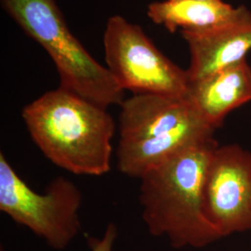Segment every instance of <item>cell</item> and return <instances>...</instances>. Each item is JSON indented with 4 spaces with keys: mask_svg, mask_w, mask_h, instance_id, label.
<instances>
[{
    "mask_svg": "<svg viewBox=\"0 0 251 251\" xmlns=\"http://www.w3.org/2000/svg\"><path fill=\"white\" fill-rule=\"evenodd\" d=\"M186 97L215 129L236 108L251 101V67L247 60L189 82Z\"/></svg>",
    "mask_w": 251,
    "mask_h": 251,
    "instance_id": "9c48e42d",
    "label": "cell"
},
{
    "mask_svg": "<svg viewBox=\"0 0 251 251\" xmlns=\"http://www.w3.org/2000/svg\"><path fill=\"white\" fill-rule=\"evenodd\" d=\"M22 117L33 142L54 165L75 175L111 171L116 125L106 108L59 87L27 104Z\"/></svg>",
    "mask_w": 251,
    "mask_h": 251,
    "instance_id": "6da1fadb",
    "label": "cell"
},
{
    "mask_svg": "<svg viewBox=\"0 0 251 251\" xmlns=\"http://www.w3.org/2000/svg\"><path fill=\"white\" fill-rule=\"evenodd\" d=\"M215 138L177 153L144 174L140 186L143 219L153 236L174 249H201L221 237L206 221L202 191Z\"/></svg>",
    "mask_w": 251,
    "mask_h": 251,
    "instance_id": "7a4b0ae2",
    "label": "cell"
},
{
    "mask_svg": "<svg viewBox=\"0 0 251 251\" xmlns=\"http://www.w3.org/2000/svg\"><path fill=\"white\" fill-rule=\"evenodd\" d=\"M79 188L64 177L36 193L0 153V210L43 238L54 250L65 249L80 231Z\"/></svg>",
    "mask_w": 251,
    "mask_h": 251,
    "instance_id": "5b68a950",
    "label": "cell"
},
{
    "mask_svg": "<svg viewBox=\"0 0 251 251\" xmlns=\"http://www.w3.org/2000/svg\"><path fill=\"white\" fill-rule=\"evenodd\" d=\"M22 30L50 55L60 87L107 109L121 105L125 90L73 35L56 0H0Z\"/></svg>",
    "mask_w": 251,
    "mask_h": 251,
    "instance_id": "277c9868",
    "label": "cell"
},
{
    "mask_svg": "<svg viewBox=\"0 0 251 251\" xmlns=\"http://www.w3.org/2000/svg\"><path fill=\"white\" fill-rule=\"evenodd\" d=\"M201 1H223V0H201Z\"/></svg>",
    "mask_w": 251,
    "mask_h": 251,
    "instance_id": "7c38bea8",
    "label": "cell"
},
{
    "mask_svg": "<svg viewBox=\"0 0 251 251\" xmlns=\"http://www.w3.org/2000/svg\"><path fill=\"white\" fill-rule=\"evenodd\" d=\"M117 225L109 224L101 238H90V251H113L117 237Z\"/></svg>",
    "mask_w": 251,
    "mask_h": 251,
    "instance_id": "8fae6325",
    "label": "cell"
},
{
    "mask_svg": "<svg viewBox=\"0 0 251 251\" xmlns=\"http://www.w3.org/2000/svg\"><path fill=\"white\" fill-rule=\"evenodd\" d=\"M147 15L154 24L170 32L206 31L216 27L251 19L245 6L233 7L224 1L166 0L149 5Z\"/></svg>",
    "mask_w": 251,
    "mask_h": 251,
    "instance_id": "30bf717a",
    "label": "cell"
},
{
    "mask_svg": "<svg viewBox=\"0 0 251 251\" xmlns=\"http://www.w3.org/2000/svg\"><path fill=\"white\" fill-rule=\"evenodd\" d=\"M203 213L222 238L251 231V152L237 144L218 145L202 191Z\"/></svg>",
    "mask_w": 251,
    "mask_h": 251,
    "instance_id": "52a82bcc",
    "label": "cell"
},
{
    "mask_svg": "<svg viewBox=\"0 0 251 251\" xmlns=\"http://www.w3.org/2000/svg\"><path fill=\"white\" fill-rule=\"evenodd\" d=\"M117 167L144 174L190 147L214 139L216 129L185 96L134 94L120 105Z\"/></svg>",
    "mask_w": 251,
    "mask_h": 251,
    "instance_id": "3957f363",
    "label": "cell"
},
{
    "mask_svg": "<svg viewBox=\"0 0 251 251\" xmlns=\"http://www.w3.org/2000/svg\"><path fill=\"white\" fill-rule=\"evenodd\" d=\"M103 43L107 68L123 90L134 94L186 95L187 71L162 53L139 25L114 15L107 21Z\"/></svg>",
    "mask_w": 251,
    "mask_h": 251,
    "instance_id": "8992f818",
    "label": "cell"
},
{
    "mask_svg": "<svg viewBox=\"0 0 251 251\" xmlns=\"http://www.w3.org/2000/svg\"><path fill=\"white\" fill-rule=\"evenodd\" d=\"M190 51L189 82L241 63L251 50V19L206 31H181Z\"/></svg>",
    "mask_w": 251,
    "mask_h": 251,
    "instance_id": "ba28073f",
    "label": "cell"
}]
</instances>
